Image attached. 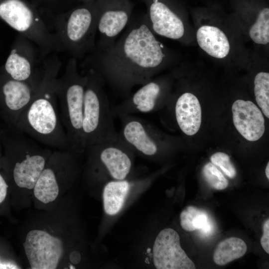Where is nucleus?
I'll return each mask as SVG.
<instances>
[{"label": "nucleus", "instance_id": "c85d7f7f", "mask_svg": "<svg viewBox=\"0 0 269 269\" xmlns=\"http://www.w3.org/2000/svg\"><path fill=\"white\" fill-rule=\"evenodd\" d=\"M266 177L269 179V162L268 163L265 170Z\"/></svg>", "mask_w": 269, "mask_h": 269}, {"label": "nucleus", "instance_id": "9b49d317", "mask_svg": "<svg viewBox=\"0 0 269 269\" xmlns=\"http://www.w3.org/2000/svg\"><path fill=\"white\" fill-rule=\"evenodd\" d=\"M97 8V33L95 49L111 46L125 29L132 17L134 4L130 0H95Z\"/></svg>", "mask_w": 269, "mask_h": 269}, {"label": "nucleus", "instance_id": "20e7f679", "mask_svg": "<svg viewBox=\"0 0 269 269\" xmlns=\"http://www.w3.org/2000/svg\"><path fill=\"white\" fill-rule=\"evenodd\" d=\"M17 130L8 145L9 168L22 209L32 203L34 185L52 151Z\"/></svg>", "mask_w": 269, "mask_h": 269}, {"label": "nucleus", "instance_id": "9d476101", "mask_svg": "<svg viewBox=\"0 0 269 269\" xmlns=\"http://www.w3.org/2000/svg\"><path fill=\"white\" fill-rule=\"evenodd\" d=\"M88 172L90 176H100L106 173L115 180L126 179L133 166L134 152L118 137L88 145Z\"/></svg>", "mask_w": 269, "mask_h": 269}, {"label": "nucleus", "instance_id": "b1692460", "mask_svg": "<svg viewBox=\"0 0 269 269\" xmlns=\"http://www.w3.org/2000/svg\"><path fill=\"white\" fill-rule=\"evenodd\" d=\"M202 173L205 180L212 188L223 190L228 187V180L212 162H208L204 166Z\"/></svg>", "mask_w": 269, "mask_h": 269}, {"label": "nucleus", "instance_id": "c756f323", "mask_svg": "<svg viewBox=\"0 0 269 269\" xmlns=\"http://www.w3.org/2000/svg\"><path fill=\"white\" fill-rule=\"evenodd\" d=\"M75 0L79 1V2H81L82 3H86V2L93 1L95 0Z\"/></svg>", "mask_w": 269, "mask_h": 269}, {"label": "nucleus", "instance_id": "6e6552de", "mask_svg": "<svg viewBox=\"0 0 269 269\" xmlns=\"http://www.w3.org/2000/svg\"><path fill=\"white\" fill-rule=\"evenodd\" d=\"M86 75L82 121L85 149L88 145L113 140L119 136L105 90L104 80L91 69L86 70Z\"/></svg>", "mask_w": 269, "mask_h": 269}, {"label": "nucleus", "instance_id": "6ab92c4d", "mask_svg": "<svg viewBox=\"0 0 269 269\" xmlns=\"http://www.w3.org/2000/svg\"><path fill=\"white\" fill-rule=\"evenodd\" d=\"M196 39L199 47L214 58L226 57L230 50V45L225 33L217 27L204 25L196 32Z\"/></svg>", "mask_w": 269, "mask_h": 269}, {"label": "nucleus", "instance_id": "4468645a", "mask_svg": "<svg viewBox=\"0 0 269 269\" xmlns=\"http://www.w3.org/2000/svg\"><path fill=\"white\" fill-rule=\"evenodd\" d=\"M153 262L157 269H195L194 263L182 249L178 233L171 228L161 230L153 246Z\"/></svg>", "mask_w": 269, "mask_h": 269}, {"label": "nucleus", "instance_id": "423d86ee", "mask_svg": "<svg viewBox=\"0 0 269 269\" xmlns=\"http://www.w3.org/2000/svg\"><path fill=\"white\" fill-rule=\"evenodd\" d=\"M87 76L78 69V60L70 58L63 75L57 78L55 92L60 109V118L66 133L70 147L83 153L82 138L84 100Z\"/></svg>", "mask_w": 269, "mask_h": 269}, {"label": "nucleus", "instance_id": "a878e982", "mask_svg": "<svg viewBox=\"0 0 269 269\" xmlns=\"http://www.w3.org/2000/svg\"><path fill=\"white\" fill-rule=\"evenodd\" d=\"M261 244L267 254H269V219H267L263 225V234L261 239Z\"/></svg>", "mask_w": 269, "mask_h": 269}, {"label": "nucleus", "instance_id": "f3484780", "mask_svg": "<svg viewBox=\"0 0 269 269\" xmlns=\"http://www.w3.org/2000/svg\"><path fill=\"white\" fill-rule=\"evenodd\" d=\"M232 111L234 125L245 139L255 141L263 135L265 130L264 118L253 102L237 100L233 103Z\"/></svg>", "mask_w": 269, "mask_h": 269}, {"label": "nucleus", "instance_id": "4be33fe9", "mask_svg": "<svg viewBox=\"0 0 269 269\" xmlns=\"http://www.w3.org/2000/svg\"><path fill=\"white\" fill-rule=\"evenodd\" d=\"M249 36L256 43L266 45L269 42V8H262L258 12L255 22L249 30Z\"/></svg>", "mask_w": 269, "mask_h": 269}, {"label": "nucleus", "instance_id": "cd10ccee", "mask_svg": "<svg viewBox=\"0 0 269 269\" xmlns=\"http://www.w3.org/2000/svg\"><path fill=\"white\" fill-rule=\"evenodd\" d=\"M22 264L3 260L0 258V269H22Z\"/></svg>", "mask_w": 269, "mask_h": 269}, {"label": "nucleus", "instance_id": "412c9836", "mask_svg": "<svg viewBox=\"0 0 269 269\" xmlns=\"http://www.w3.org/2000/svg\"><path fill=\"white\" fill-rule=\"evenodd\" d=\"M247 250V245L243 240L230 237L219 243L215 250L213 260L216 264L224 266L243 257Z\"/></svg>", "mask_w": 269, "mask_h": 269}, {"label": "nucleus", "instance_id": "7ed1b4c3", "mask_svg": "<svg viewBox=\"0 0 269 269\" xmlns=\"http://www.w3.org/2000/svg\"><path fill=\"white\" fill-rule=\"evenodd\" d=\"M62 62L52 54L41 62V77L35 96L18 117L17 129L44 146L71 149L58 113L56 82Z\"/></svg>", "mask_w": 269, "mask_h": 269}, {"label": "nucleus", "instance_id": "aec40b11", "mask_svg": "<svg viewBox=\"0 0 269 269\" xmlns=\"http://www.w3.org/2000/svg\"><path fill=\"white\" fill-rule=\"evenodd\" d=\"M130 187V183L125 179L111 181L106 184L103 197L104 210L107 214L114 215L121 210Z\"/></svg>", "mask_w": 269, "mask_h": 269}, {"label": "nucleus", "instance_id": "393cba45", "mask_svg": "<svg viewBox=\"0 0 269 269\" xmlns=\"http://www.w3.org/2000/svg\"><path fill=\"white\" fill-rule=\"evenodd\" d=\"M210 160L213 164L218 166L229 178H233L236 176V168L227 154L222 152H217L211 156Z\"/></svg>", "mask_w": 269, "mask_h": 269}, {"label": "nucleus", "instance_id": "5701e85b", "mask_svg": "<svg viewBox=\"0 0 269 269\" xmlns=\"http://www.w3.org/2000/svg\"><path fill=\"white\" fill-rule=\"evenodd\" d=\"M254 93L256 102L265 116L269 118V73L261 72L255 76Z\"/></svg>", "mask_w": 269, "mask_h": 269}, {"label": "nucleus", "instance_id": "f03ea898", "mask_svg": "<svg viewBox=\"0 0 269 269\" xmlns=\"http://www.w3.org/2000/svg\"><path fill=\"white\" fill-rule=\"evenodd\" d=\"M37 211L22 230V248L29 268H75L69 251V224L64 197L52 210Z\"/></svg>", "mask_w": 269, "mask_h": 269}, {"label": "nucleus", "instance_id": "f8f14e48", "mask_svg": "<svg viewBox=\"0 0 269 269\" xmlns=\"http://www.w3.org/2000/svg\"><path fill=\"white\" fill-rule=\"evenodd\" d=\"M41 62L36 45L19 34L6 61L4 70L14 80L33 82L40 77Z\"/></svg>", "mask_w": 269, "mask_h": 269}, {"label": "nucleus", "instance_id": "0eeeda50", "mask_svg": "<svg viewBox=\"0 0 269 269\" xmlns=\"http://www.w3.org/2000/svg\"><path fill=\"white\" fill-rule=\"evenodd\" d=\"M81 154L71 149L52 151L33 190L36 210H52L65 197L78 174Z\"/></svg>", "mask_w": 269, "mask_h": 269}, {"label": "nucleus", "instance_id": "1a4fd4ad", "mask_svg": "<svg viewBox=\"0 0 269 269\" xmlns=\"http://www.w3.org/2000/svg\"><path fill=\"white\" fill-rule=\"evenodd\" d=\"M0 17L10 27L33 42L40 60L62 52L59 41L35 7L24 0H4L0 3Z\"/></svg>", "mask_w": 269, "mask_h": 269}, {"label": "nucleus", "instance_id": "a211bd4d", "mask_svg": "<svg viewBox=\"0 0 269 269\" xmlns=\"http://www.w3.org/2000/svg\"><path fill=\"white\" fill-rule=\"evenodd\" d=\"M175 115L180 130L187 135H193L199 131L202 120L201 108L197 98L186 92L181 94L175 105Z\"/></svg>", "mask_w": 269, "mask_h": 269}, {"label": "nucleus", "instance_id": "2eb2a0df", "mask_svg": "<svg viewBox=\"0 0 269 269\" xmlns=\"http://www.w3.org/2000/svg\"><path fill=\"white\" fill-rule=\"evenodd\" d=\"M164 95L163 83L151 79L121 103L111 107L112 116L115 118L125 115L150 113L159 107Z\"/></svg>", "mask_w": 269, "mask_h": 269}, {"label": "nucleus", "instance_id": "dca6fc26", "mask_svg": "<svg viewBox=\"0 0 269 269\" xmlns=\"http://www.w3.org/2000/svg\"><path fill=\"white\" fill-rule=\"evenodd\" d=\"M41 77V74L39 79L31 82L16 80L8 76L1 84L0 93L4 109L14 125L33 100Z\"/></svg>", "mask_w": 269, "mask_h": 269}, {"label": "nucleus", "instance_id": "ddd939ff", "mask_svg": "<svg viewBox=\"0 0 269 269\" xmlns=\"http://www.w3.org/2000/svg\"><path fill=\"white\" fill-rule=\"evenodd\" d=\"M142 0L146 8L149 27L154 34L174 40L183 37L184 25L175 0Z\"/></svg>", "mask_w": 269, "mask_h": 269}, {"label": "nucleus", "instance_id": "bb28decb", "mask_svg": "<svg viewBox=\"0 0 269 269\" xmlns=\"http://www.w3.org/2000/svg\"><path fill=\"white\" fill-rule=\"evenodd\" d=\"M8 189L9 185L6 180L0 173V205L5 200Z\"/></svg>", "mask_w": 269, "mask_h": 269}, {"label": "nucleus", "instance_id": "39448f33", "mask_svg": "<svg viewBox=\"0 0 269 269\" xmlns=\"http://www.w3.org/2000/svg\"><path fill=\"white\" fill-rule=\"evenodd\" d=\"M97 8L95 0L74 7L51 17V30L62 52L77 60L92 51L96 44Z\"/></svg>", "mask_w": 269, "mask_h": 269}, {"label": "nucleus", "instance_id": "f257e3e1", "mask_svg": "<svg viewBox=\"0 0 269 269\" xmlns=\"http://www.w3.org/2000/svg\"><path fill=\"white\" fill-rule=\"evenodd\" d=\"M168 57L143 13L132 16L111 46L94 48L84 58L82 66L96 71L116 93L127 97L134 87L152 79Z\"/></svg>", "mask_w": 269, "mask_h": 269}]
</instances>
